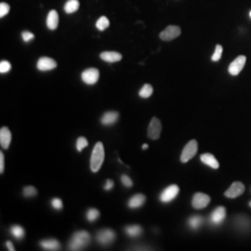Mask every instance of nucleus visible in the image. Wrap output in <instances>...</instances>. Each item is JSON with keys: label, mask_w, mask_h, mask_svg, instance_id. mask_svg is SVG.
Instances as JSON below:
<instances>
[{"label": "nucleus", "mask_w": 251, "mask_h": 251, "mask_svg": "<svg viewBox=\"0 0 251 251\" xmlns=\"http://www.w3.org/2000/svg\"><path fill=\"white\" fill-rule=\"evenodd\" d=\"M148 148H149V146H148V144H147V143H144L143 146H142V149H143V150H146V149H148Z\"/></svg>", "instance_id": "nucleus-39"}, {"label": "nucleus", "mask_w": 251, "mask_h": 251, "mask_svg": "<svg viewBox=\"0 0 251 251\" xmlns=\"http://www.w3.org/2000/svg\"><path fill=\"white\" fill-rule=\"evenodd\" d=\"M125 233L130 237H137L140 235H142L143 233V229L140 227V226H128L125 229Z\"/></svg>", "instance_id": "nucleus-21"}, {"label": "nucleus", "mask_w": 251, "mask_h": 251, "mask_svg": "<svg viewBox=\"0 0 251 251\" xmlns=\"http://www.w3.org/2000/svg\"><path fill=\"white\" fill-rule=\"evenodd\" d=\"M90 234L85 230L77 231L72 235L70 242H69V250L77 251V250H83L87 244L90 243Z\"/></svg>", "instance_id": "nucleus-1"}, {"label": "nucleus", "mask_w": 251, "mask_h": 251, "mask_svg": "<svg viewBox=\"0 0 251 251\" xmlns=\"http://www.w3.org/2000/svg\"><path fill=\"white\" fill-rule=\"evenodd\" d=\"M181 34L180 27L178 26H169L159 34V39L163 41H172Z\"/></svg>", "instance_id": "nucleus-9"}, {"label": "nucleus", "mask_w": 251, "mask_h": 251, "mask_svg": "<svg viewBox=\"0 0 251 251\" xmlns=\"http://www.w3.org/2000/svg\"><path fill=\"white\" fill-rule=\"evenodd\" d=\"M5 171V156L4 153L0 152V174H4Z\"/></svg>", "instance_id": "nucleus-36"}, {"label": "nucleus", "mask_w": 251, "mask_h": 251, "mask_svg": "<svg viewBox=\"0 0 251 251\" xmlns=\"http://www.w3.org/2000/svg\"><path fill=\"white\" fill-rule=\"evenodd\" d=\"M100 58L105 62L115 63L121 61L122 55L119 54L117 51H102L101 54H100Z\"/></svg>", "instance_id": "nucleus-16"}, {"label": "nucleus", "mask_w": 251, "mask_h": 251, "mask_svg": "<svg viewBox=\"0 0 251 251\" xmlns=\"http://www.w3.org/2000/svg\"><path fill=\"white\" fill-rule=\"evenodd\" d=\"M113 187H114V181H113L112 179L106 180V184H105V186H103V188H105L106 191H109V190H112Z\"/></svg>", "instance_id": "nucleus-37"}, {"label": "nucleus", "mask_w": 251, "mask_h": 251, "mask_svg": "<svg viewBox=\"0 0 251 251\" xmlns=\"http://www.w3.org/2000/svg\"><path fill=\"white\" fill-rule=\"evenodd\" d=\"M97 240L102 246H107V244H111L115 240V233L112 229H102L97 234Z\"/></svg>", "instance_id": "nucleus-11"}, {"label": "nucleus", "mask_w": 251, "mask_h": 251, "mask_svg": "<svg viewBox=\"0 0 251 251\" xmlns=\"http://www.w3.org/2000/svg\"><path fill=\"white\" fill-rule=\"evenodd\" d=\"M226 215H227V213H226L225 207H218V208H215L214 211L212 212L209 220H211V222L213 225L219 226L225 221Z\"/></svg>", "instance_id": "nucleus-13"}, {"label": "nucleus", "mask_w": 251, "mask_h": 251, "mask_svg": "<svg viewBox=\"0 0 251 251\" xmlns=\"http://www.w3.org/2000/svg\"><path fill=\"white\" fill-rule=\"evenodd\" d=\"M96 27L98 28L99 30H105L106 28L109 27V20L106 17L99 18L98 21H97V24H96Z\"/></svg>", "instance_id": "nucleus-26"}, {"label": "nucleus", "mask_w": 251, "mask_h": 251, "mask_svg": "<svg viewBox=\"0 0 251 251\" xmlns=\"http://www.w3.org/2000/svg\"><path fill=\"white\" fill-rule=\"evenodd\" d=\"M250 18H251V11H250Z\"/></svg>", "instance_id": "nucleus-41"}, {"label": "nucleus", "mask_w": 251, "mask_h": 251, "mask_svg": "<svg viewBox=\"0 0 251 251\" xmlns=\"http://www.w3.org/2000/svg\"><path fill=\"white\" fill-rule=\"evenodd\" d=\"M99 70L96 68H90V69H86V70L83 71V74H81V79L87 85H93V84H96L97 81L99 80Z\"/></svg>", "instance_id": "nucleus-4"}, {"label": "nucleus", "mask_w": 251, "mask_h": 251, "mask_svg": "<svg viewBox=\"0 0 251 251\" xmlns=\"http://www.w3.org/2000/svg\"><path fill=\"white\" fill-rule=\"evenodd\" d=\"M211 202V197L205 193H196L192 199V206L196 209H202L209 205Z\"/></svg>", "instance_id": "nucleus-8"}, {"label": "nucleus", "mask_w": 251, "mask_h": 251, "mask_svg": "<svg viewBox=\"0 0 251 251\" xmlns=\"http://www.w3.org/2000/svg\"><path fill=\"white\" fill-rule=\"evenodd\" d=\"M119 119V113L118 112H107L101 117V124L103 126H111L114 125Z\"/></svg>", "instance_id": "nucleus-20"}, {"label": "nucleus", "mask_w": 251, "mask_h": 251, "mask_svg": "<svg viewBox=\"0 0 251 251\" xmlns=\"http://www.w3.org/2000/svg\"><path fill=\"white\" fill-rule=\"evenodd\" d=\"M6 246H7V249L8 250H11V251H14L15 249H14V247H13V244H12V242H6Z\"/></svg>", "instance_id": "nucleus-38"}, {"label": "nucleus", "mask_w": 251, "mask_h": 251, "mask_svg": "<svg viewBox=\"0 0 251 251\" xmlns=\"http://www.w3.org/2000/svg\"><path fill=\"white\" fill-rule=\"evenodd\" d=\"M9 12V5L6 2H1L0 4V18H4L5 15H7Z\"/></svg>", "instance_id": "nucleus-32"}, {"label": "nucleus", "mask_w": 251, "mask_h": 251, "mask_svg": "<svg viewBox=\"0 0 251 251\" xmlns=\"http://www.w3.org/2000/svg\"><path fill=\"white\" fill-rule=\"evenodd\" d=\"M36 67L40 71H50L54 70V69L57 67V63H56L55 59L50 57H41L39 61H37Z\"/></svg>", "instance_id": "nucleus-12"}, {"label": "nucleus", "mask_w": 251, "mask_h": 251, "mask_svg": "<svg viewBox=\"0 0 251 251\" xmlns=\"http://www.w3.org/2000/svg\"><path fill=\"white\" fill-rule=\"evenodd\" d=\"M12 141V134L7 127H2L0 129V144L4 149H8Z\"/></svg>", "instance_id": "nucleus-14"}, {"label": "nucleus", "mask_w": 251, "mask_h": 251, "mask_svg": "<svg viewBox=\"0 0 251 251\" xmlns=\"http://www.w3.org/2000/svg\"><path fill=\"white\" fill-rule=\"evenodd\" d=\"M152 93H153L152 86L150 85V84H144V85L142 86V89L140 90L139 96L141 97V98L147 99V98H150V97L152 96Z\"/></svg>", "instance_id": "nucleus-23"}, {"label": "nucleus", "mask_w": 251, "mask_h": 251, "mask_svg": "<svg viewBox=\"0 0 251 251\" xmlns=\"http://www.w3.org/2000/svg\"><path fill=\"white\" fill-rule=\"evenodd\" d=\"M200 161H201L203 164H206V165H208L209 168H212V169H219L220 168V164H219V162H218V159L215 158L214 156L212 155V153H202L201 156H200Z\"/></svg>", "instance_id": "nucleus-15"}, {"label": "nucleus", "mask_w": 251, "mask_h": 251, "mask_svg": "<svg viewBox=\"0 0 251 251\" xmlns=\"http://www.w3.org/2000/svg\"><path fill=\"white\" fill-rule=\"evenodd\" d=\"M246 62H247V57L246 56H238L234 59L233 62L230 63V65H229L228 68V71L229 74L231 75V76H237V75L241 74V71L243 70L244 65H246Z\"/></svg>", "instance_id": "nucleus-5"}, {"label": "nucleus", "mask_w": 251, "mask_h": 251, "mask_svg": "<svg viewBox=\"0 0 251 251\" xmlns=\"http://www.w3.org/2000/svg\"><path fill=\"white\" fill-rule=\"evenodd\" d=\"M121 181L126 187H131V186H133V184H134L133 180H131L127 175H122L121 176Z\"/></svg>", "instance_id": "nucleus-33"}, {"label": "nucleus", "mask_w": 251, "mask_h": 251, "mask_svg": "<svg viewBox=\"0 0 251 251\" xmlns=\"http://www.w3.org/2000/svg\"><path fill=\"white\" fill-rule=\"evenodd\" d=\"M23 193H24L25 197L33 198V197H35L36 194H37V190L34 186H26V187L24 188Z\"/></svg>", "instance_id": "nucleus-29"}, {"label": "nucleus", "mask_w": 251, "mask_h": 251, "mask_svg": "<svg viewBox=\"0 0 251 251\" xmlns=\"http://www.w3.org/2000/svg\"><path fill=\"white\" fill-rule=\"evenodd\" d=\"M11 63L8 61H1L0 62V72L1 74H7L11 70Z\"/></svg>", "instance_id": "nucleus-31"}, {"label": "nucleus", "mask_w": 251, "mask_h": 251, "mask_svg": "<svg viewBox=\"0 0 251 251\" xmlns=\"http://www.w3.org/2000/svg\"><path fill=\"white\" fill-rule=\"evenodd\" d=\"M197 151H198V142L196 140H191L190 142L184 147L183 151H181L180 162L187 163L188 161H191V159L196 156Z\"/></svg>", "instance_id": "nucleus-3"}, {"label": "nucleus", "mask_w": 251, "mask_h": 251, "mask_svg": "<svg viewBox=\"0 0 251 251\" xmlns=\"http://www.w3.org/2000/svg\"><path fill=\"white\" fill-rule=\"evenodd\" d=\"M249 206H250V207H251V201H250V202H249Z\"/></svg>", "instance_id": "nucleus-40"}, {"label": "nucleus", "mask_w": 251, "mask_h": 251, "mask_svg": "<svg viewBox=\"0 0 251 251\" xmlns=\"http://www.w3.org/2000/svg\"><path fill=\"white\" fill-rule=\"evenodd\" d=\"M178 193H179V187H178L177 185H170V186L166 187L165 190L161 193V196H159V200L164 203L171 202L172 200L178 196Z\"/></svg>", "instance_id": "nucleus-6"}, {"label": "nucleus", "mask_w": 251, "mask_h": 251, "mask_svg": "<svg viewBox=\"0 0 251 251\" xmlns=\"http://www.w3.org/2000/svg\"><path fill=\"white\" fill-rule=\"evenodd\" d=\"M11 233L15 238L21 240V238L25 236V229L23 227H20V226H13L11 229Z\"/></svg>", "instance_id": "nucleus-24"}, {"label": "nucleus", "mask_w": 251, "mask_h": 251, "mask_svg": "<svg viewBox=\"0 0 251 251\" xmlns=\"http://www.w3.org/2000/svg\"><path fill=\"white\" fill-rule=\"evenodd\" d=\"M58 20H59V18H58L57 12H56L55 9L50 11L48 14V18H47V26H48L50 30H55L56 28H57Z\"/></svg>", "instance_id": "nucleus-18"}, {"label": "nucleus", "mask_w": 251, "mask_h": 251, "mask_svg": "<svg viewBox=\"0 0 251 251\" xmlns=\"http://www.w3.org/2000/svg\"><path fill=\"white\" fill-rule=\"evenodd\" d=\"M144 202H146V196H143V194H135L128 201V207L133 209L140 208V207L144 205Z\"/></svg>", "instance_id": "nucleus-17"}, {"label": "nucleus", "mask_w": 251, "mask_h": 251, "mask_svg": "<svg viewBox=\"0 0 251 251\" xmlns=\"http://www.w3.org/2000/svg\"><path fill=\"white\" fill-rule=\"evenodd\" d=\"M21 36H23V40L25 41V42H29V41H31L34 39V34L30 33V31H23V34H21Z\"/></svg>", "instance_id": "nucleus-35"}, {"label": "nucleus", "mask_w": 251, "mask_h": 251, "mask_svg": "<svg viewBox=\"0 0 251 251\" xmlns=\"http://www.w3.org/2000/svg\"><path fill=\"white\" fill-rule=\"evenodd\" d=\"M162 133V122L159 121V119L152 118L150 121L149 127H148V137L151 140L159 139Z\"/></svg>", "instance_id": "nucleus-7"}, {"label": "nucleus", "mask_w": 251, "mask_h": 251, "mask_svg": "<svg viewBox=\"0 0 251 251\" xmlns=\"http://www.w3.org/2000/svg\"><path fill=\"white\" fill-rule=\"evenodd\" d=\"M244 191H246V186L241 181H234L231 186L225 192V196L229 199H234V198H237L241 194H243Z\"/></svg>", "instance_id": "nucleus-10"}, {"label": "nucleus", "mask_w": 251, "mask_h": 251, "mask_svg": "<svg viewBox=\"0 0 251 251\" xmlns=\"http://www.w3.org/2000/svg\"><path fill=\"white\" fill-rule=\"evenodd\" d=\"M78 8H79V1L78 0H68L64 5V11L68 14L75 13Z\"/></svg>", "instance_id": "nucleus-22"}, {"label": "nucleus", "mask_w": 251, "mask_h": 251, "mask_svg": "<svg viewBox=\"0 0 251 251\" xmlns=\"http://www.w3.org/2000/svg\"><path fill=\"white\" fill-rule=\"evenodd\" d=\"M188 225L192 229H198L202 225V218L201 216H192L188 220Z\"/></svg>", "instance_id": "nucleus-25"}, {"label": "nucleus", "mask_w": 251, "mask_h": 251, "mask_svg": "<svg viewBox=\"0 0 251 251\" xmlns=\"http://www.w3.org/2000/svg\"><path fill=\"white\" fill-rule=\"evenodd\" d=\"M87 146H89V141H87L85 137H84V136L78 137L77 144H76V148H77L78 151H81V150H83L84 148H86Z\"/></svg>", "instance_id": "nucleus-28"}, {"label": "nucleus", "mask_w": 251, "mask_h": 251, "mask_svg": "<svg viewBox=\"0 0 251 251\" xmlns=\"http://www.w3.org/2000/svg\"><path fill=\"white\" fill-rule=\"evenodd\" d=\"M40 246L45 250H59L61 249V244L55 238H48V240H43L40 242Z\"/></svg>", "instance_id": "nucleus-19"}, {"label": "nucleus", "mask_w": 251, "mask_h": 251, "mask_svg": "<svg viewBox=\"0 0 251 251\" xmlns=\"http://www.w3.org/2000/svg\"><path fill=\"white\" fill-rule=\"evenodd\" d=\"M99 215H100V213H99L98 209H96V208H90L86 213V218L90 222L96 221V220L99 218Z\"/></svg>", "instance_id": "nucleus-27"}, {"label": "nucleus", "mask_w": 251, "mask_h": 251, "mask_svg": "<svg viewBox=\"0 0 251 251\" xmlns=\"http://www.w3.org/2000/svg\"><path fill=\"white\" fill-rule=\"evenodd\" d=\"M103 159H105V150H103V144L98 142L94 146L92 155H91V170L92 172H98L101 168Z\"/></svg>", "instance_id": "nucleus-2"}, {"label": "nucleus", "mask_w": 251, "mask_h": 251, "mask_svg": "<svg viewBox=\"0 0 251 251\" xmlns=\"http://www.w3.org/2000/svg\"><path fill=\"white\" fill-rule=\"evenodd\" d=\"M222 50H224V48H222V46L218 45V46L215 47V51H214V54H213V56H212V61L213 62L220 61V58H221V56H222Z\"/></svg>", "instance_id": "nucleus-30"}, {"label": "nucleus", "mask_w": 251, "mask_h": 251, "mask_svg": "<svg viewBox=\"0 0 251 251\" xmlns=\"http://www.w3.org/2000/svg\"><path fill=\"white\" fill-rule=\"evenodd\" d=\"M51 206L54 207L55 209H57V211H59V209L63 208V202H62V200L58 199V198H55V199H52Z\"/></svg>", "instance_id": "nucleus-34"}]
</instances>
